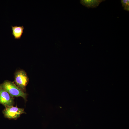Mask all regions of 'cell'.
<instances>
[{
  "label": "cell",
  "instance_id": "5b68a950",
  "mask_svg": "<svg viewBox=\"0 0 129 129\" xmlns=\"http://www.w3.org/2000/svg\"><path fill=\"white\" fill-rule=\"evenodd\" d=\"M105 0H81L80 3L83 5L88 8H96L102 2Z\"/></svg>",
  "mask_w": 129,
  "mask_h": 129
},
{
  "label": "cell",
  "instance_id": "7a4b0ae2",
  "mask_svg": "<svg viewBox=\"0 0 129 129\" xmlns=\"http://www.w3.org/2000/svg\"><path fill=\"white\" fill-rule=\"evenodd\" d=\"M28 81V78L24 70H19L15 73V82L17 86L23 91L25 90Z\"/></svg>",
  "mask_w": 129,
  "mask_h": 129
},
{
  "label": "cell",
  "instance_id": "3957f363",
  "mask_svg": "<svg viewBox=\"0 0 129 129\" xmlns=\"http://www.w3.org/2000/svg\"><path fill=\"white\" fill-rule=\"evenodd\" d=\"M3 113L5 117L10 119H16L21 114L26 113L23 109L13 106L5 108Z\"/></svg>",
  "mask_w": 129,
  "mask_h": 129
},
{
  "label": "cell",
  "instance_id": "8992f818",
  "mask_svg": "<svg viewBox=\"0 0 129 129\" xmlns=\"http://www.w3.org/2000/svg\"><path fill=\"white\" fill-rule=\"evenodd\" d=\"M12 30V34L14 37V38L19 39L21 38L24 29L23 26H11Z\"/></svg>",
  "mask_w": 129,
  "mask_h": 129
},
{
  "label": "cell",
  "instance_id": "52a82bcc",
  "mask_svg": "<svg viewBox=\"0 0 129 129\" xmlns=\"http://www.w3.org/2000/svg\"><path fill=\"white\" fill-rule=\"evenodd\" d=\"M122 6L124 7V9L128 11H129V0H121Z\"/></svg>",
  "mask_w": 129,
  "mask_h": 129
},
{
  "label": "cell",
  "instance_id": "6da1fadb",
  "mask_svg": "<svg viewBox=\"0 0 129 129\" xmlns=\"http://www.w3.org/2000/svg\"><path fill=\"white\" fill-rule=\"evenodd\" d=\"M0 85L2 88L12 97H21L25 100L26 99L27 95L26 93H24L13 82L6 81Z\"/></svg>",
  "mask_w": 129,
  "mask_h": 129
},
{
  "label": "cell",
  "instance_id": "277c9868",
  "mask_svg": "<svg viewBox=\"0 0 129 129\" xmlns=\"http://www.w3.org/2000/svg\"><path fill=\"white\" fill-rule=\"evenodd\" d=\"M14 103L13 98L0 85V103L6 108L13 106Z\"/></svg>",
  "mask_w": 129,
  "mask_h": 129
}]
</instances>
